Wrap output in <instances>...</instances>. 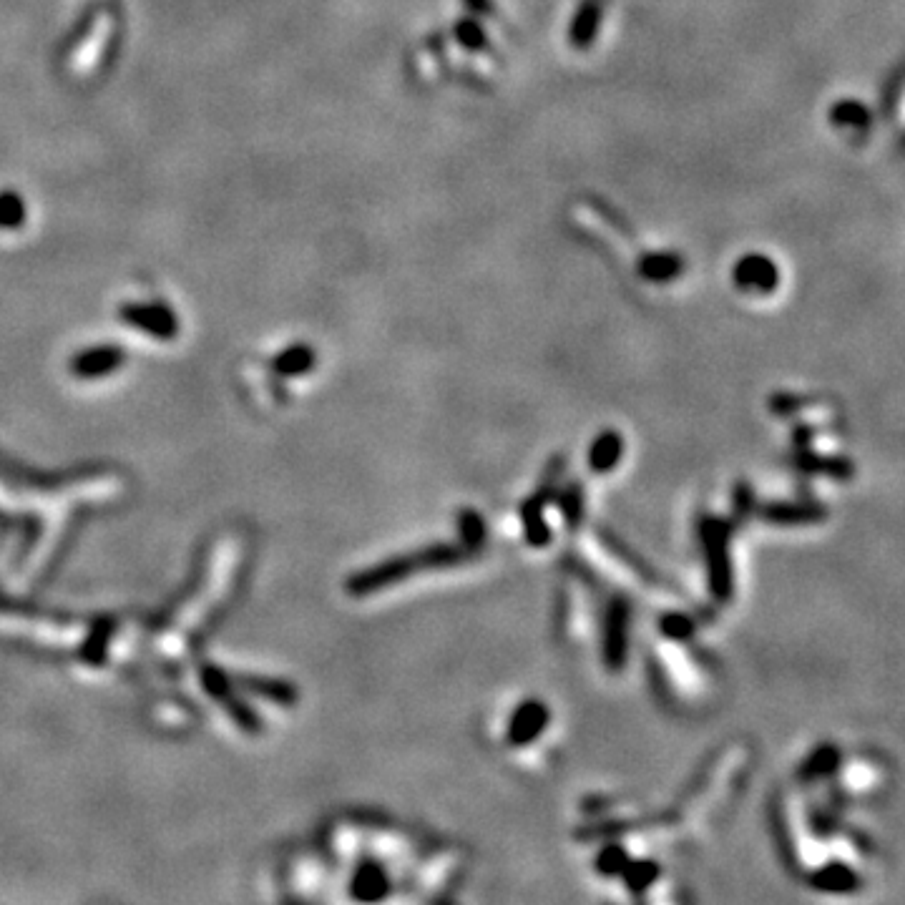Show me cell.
Returning a JSON list of instances; mask_svg holds the SVG:
<instances>
[{
    "label": "cell",
    "instance_id": "obj_1",
    "mask_svg": "<svg viewBox=\"0 0 905 905\" xmlns=\"http://www.w3.org/2000/svg\"><path fill=\"white\" fill-rule=\"evenodd\" d=\"M461 559H466L463 549H453V546H433V549L415 551V554H408V556H398V559L385 561V564L375 566V569L362 571V574L352 576L350 584H347V589H350V594H355V596L373 594V591L395 584L398 579L415 574V571L453 566V564H458Z\"/></svg>",
    "mask_w": 905,
    "mask_h": 905
},
{
    "label": "cell",
    "instance_id": "obj_2",
    "mask_svg": "<svg viewBox=\"0 0 905 905\" xmlns=\"http://www.w3.org/2000/svg\"><path fill=\"white\" fill-rule=\"evenodd\" d=\"M202 682H204V689H207V692L212 694V697L217 699L224 709H227L229 717H232L244 732H249V735H257V732H262V722H259V717L254 714L252 707H247V704H244L242 699L234 694V682L227 677V674L219 672L217 667H204Z\"/></svg>",
    "mask_w": 905,
    "mask_h": 905
},
{
    "label": "cell",
    "instance_id": "obj_3",
    "mask_svg": "<svg viewBox=\"0 0 905 905\" xmlns=\"http://www.w3.org/2000/svg\"><path fill=\"white\" fill-rule=\"evenodd\" d=\"M119 317L124 320V325L146 332L151 337H159V340H174L176 332H179L176 315L166 305H141V302H134V305L121 307Z\"/></svg>",
    "mask_w": 905,
    "mask_h": 905
},
{
    "label": "cell",
    "instance_id": "obj_4",
    "mask_svg": "<svg viewBox=\"0 0 905 905\" xmlns=\"http://www.w3.org/2000/svg\"><path fill=\"white\" fill-rule=\"evenodd\" d=\"M732 277H735V285L740 290L755 292V295H770L780 282V269L765 254H747L735 264Z\"/></svg>",
    "mask_w": 905,
    "mask_h": 905
},
{
    "label": "cell",
    "instance_id": "obj_5",
    "mask_svg": "<svg viewBox=\"0 0 905 905\" xmlns=\"http://www.w3.org/2000/svg\"><path fill=\"white\" fill-rule=\"evenodd\" d=\"M126 352L116 345H99L88 347V350L78 352L71 357V373L76 378L91 380V378H104V375L114 373L124 365Z\"/></svg>",
    "mask_w": 905,
    "mask_h": 905
},
{
    "label": "cell",
    "instance_id": "obj_6",
    "mask_svg": "<svg viewBox=\"0 0 905 905\" xmlns=\"http://www.w3.org/2000/svg\"><path fill=\"white\" fill-rule=\"evenodd\" d=\"M546 722H549L546 707H543L541 702H526L516 714H513L508 740H511L513 745H526V742H531L533 737L546 727Z\"/></svg>",
    "mask_w": 905,
    "mask_h": 905
},
{
    "label": "cell",
    "instance_id": "obj_7",
    "mask_svg": "<svg viewBox=\"0 0 905 905\" xmlns=\"http://www.w3.org/2000/svg\"><path fill=\"white\" fill-rule=\"evenodd\" d=\"M234 687H242L247 692L259 694V697H267L277 704H295L297 699V689L292 687L290 682H282V679H267V677H254V674H244V677H234L232 679Z\"/></svg>",
    "mask_w": 905,
    "mask_h": 905
},
{
    "label": "cell",
    "instance_id": "obj_8",
    "mask_svg": "<svg viewBox=\"0 0 905 905\" xmlns=\"http://www.w3.org/2000/svg\"><path fill=\"white\" fill-rule=\"evenodd\" d=\"M626 654V606L616 601L609 611L606 624V662L611 669L621 667V659Z\"/></svg>",
    "mask_w": 905,
    "mask_h": 905
},
{
    "label": "cell",
    "instance_id": "obj_9",
    "mask_svg": "<svg viewBox=\"0 0 905 905\" xmlns=\"http://www.w3.org/2000/svg\"><path fill=\"white\" fill-rule=\"evenodd\" d=\"M682 259L672 252H654L642 257L639 262V275L647 277L649 282H669L682 272Z\"/></svg>",
    "mask_w": 905,
    "mask_h": 905
},
{
    "label": "cell",
    "instance_id": "obj_10",
    "mask_svg": "<svg viewBox=\"0 0 905 905\" xmlns=\"http://www.w3.org/2000/svg\"><path fill=\"white\" fill-rule=\"evenodd\" d=\"M599 21H601V8L599 3H584L576 13L574 23H571V43L576 48H589L591 41L596 38V31H599Z\"/></svg>",
    "mask_w": 905,
    "mask_h": 905
},
{
    "label": "cell",
    "instance_id": "obj_11",
    "mask_svg": "<svg viewBox=\"0 0 905 905\" xmlns=\"http://www.w3.org/2000/svg\"><path fill=\"white\" fill-rule=\"evenodd\" d=\"M272 368L280 375H302L315 368V350L307 345H292L275 357Z\"/></svg>",
    "mask_w": 905,
    "mask_h": 905
},
{
    "label": "cell",
    "instance_id": "obj_12",
    "mask_svg": "<svg viewBox=\"0 0 905 905\" xmlns=\"http://www.w3.org/2000/svg\"><path fill=\"white\" fill-rule=\"evenodd\" d=\"M830 121H833L838 129L868 131L870 129V111L853 99L838 101V104L830 109Z\"/></svg>",
    "mask_w": 905,
    "mask_h": 905
},
{
    "label": "cell",
    "instance_id": "obj_13",
    "mask_svg": "<svg viewBox=\"0 0 905 905\" xmlns=\"http://www.w3.org/2000/svg\"><path fill=\"white\" fill-rule=\"evenodd\" d=\"M621 456V438L616 433H604L596 438L591 448V468L596 473H606L616 466Z\"/></svg>",
    "mask_w": 905,
    "mask_h": 905
},
{
    "label": "cell",
    "instance_id": "obj_14",
    "mask_svg": "<svg viewBox=\"0 0 905 905\" xmlns=\"http://www.w3.org/2000/svg\"><path fill=\"white\" fill-rule=\"evenodd\" d=\"M385 893V875L375 865H365L352 883V895L362 900H378Z\"/></svg>",
    "mask_w": 905,
    "mask_h": 905
},
{
    "label": "cell",
    "instance_id": "obj_15",
    "mask_svg": "<svg viewBox=\"0 0 905 905\" xmlns=\"http://www.w3.org/2000/svg\"><path fill=\"white\" fill-rule=\"evenodd\" d=\"M26 219V204L16 192H0V229H18Z\"/></svg>",
    "mask_w": 905,
    "mask_h": 905
},
{
    "label": "cell",
    "instance_id": "obj_16",
    "mask_svg": "<svg viewBox=\"0 0 905 905\" xmlns=\"http://www.w3.org/2000/svg\"><path fill=\"white\" fill-rule=\"evenodd\" d=\"M456 36H458V41H461L466 48H471V51H483V48L488 46L486 31H483L481 23H476V21L458 23Z\"/></svg>",
    "mask_w": 905,
    "mask_h": 905
},
{
    "label": "cell",
    "instance_id": "obj_17",
    "mask_svg": "<svg viewBox=\"0 0 905 905\" xmlns=\"http://www.w3.org/2000/svg\"><path fill=\"white\" fill-rule=\"evenodd\" d=\"M461 533H463V538H466L468 546H476V543L483 538V523L473 511L461 513Z\"/></svg>",
    "mask_w": 905,
    "mask_h": 905
},
{
    "label": "cell",
    "instance_id": "obj_18",
    "mask_svg": "<svg viewBox=\"0 0 905 905\" xmlns=\"http://www.w3.org/2000/svg\"><path fill=\"white\" fill-rule=\"evenodd\" d=\"M654 875H657V868H644V865H634V868H629V880H631V888H644V885L649 883V880L654 878Z\"/></svg>",
    "mask_w": 905,
    "mask_h": 905
},
{
    "label": "cell",
    "instance_id": "obj_19",
    "mask_svg": "<svg viewBox=\"0 0 905 905\" xmlns=\"http://www.w3.org/2000/svg\"><path fill=\"white\" fill-rule=\"evenodd\" d=\"M468 6L476 8V11H491V3H488V0H468Z\"/></svg>",
    "mask_w": 905,
    "mask_h": 905
}]
</instances>
